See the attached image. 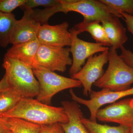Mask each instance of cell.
<instances>
[{
  "mask_svg": "<svg viewBox=\"0 0 133 133\" xmlns=\"http://www.w3.org/2000/svg\"><path fill=\"white\" fill-rule=\"evenodd\" d=\"M1 117L19 118L40 125L68 121L63 107L45 104L33 98H22L14 108Z\"/></svg>",
  "mask_w": 133,
  "mask_h": 133,
  "instance_id": "1",
  "label": "cell"
},
{
  "mask_svg": "<svg viewBox=\"0 0 133 133\" xmlns=\"http://www.w3.org/2000/svg\"><path fill=\"white\" fill-rule=\"evenodd\" d=\"M74 12L80 14L84 18L101 23L115 16L122 18L120 14L107 6L100 0H58L57 4L42 10L43 17L49 20L58 12L66 14Z\"/></svg>",
  "mask_w": 133,
  "mask_h": 133,
  "instance_id": "2",
  "label": "cell"
},
{
  "mask_svg": "<svg viewBox=\"0 0 133 133\" xmlns=\"http://www.w3.org/2000/svg\"><path fill=\"white\" fill-rule=\"evenodd\" d=\"M2 66L10 88L22 98L37 97L40 91L39 83L31 66L5 55Z\"/></svg>",
  "mask_w": 133,
  "mask_h": 133,
  "instance_id": "3",
  "label": "cell"
},
{
  "mask_svg": "<svg viewBox=\"0 0 133 133\" xmlns=\"http://www.w3.org/2000/svg\"><path fill=\"white\" fill-rule=\"evenodd\" d=\"M107 70L94 83L96 87L114 91L130 88L133 83V68L125 63L118 55L116 50L109 48Z\"/></svg>",
  "mask_w": 133,
  "mask_h": 133,
  "instance_id": "4",
  "label": "cell"
},
{
  "mask_svg": "<svg viewBox=\"0 0 133 133\" xmlns=\"http://www.w3.org/2000/svg\"><path fill=\"white\" fill-rule=\"evenodd\" d=\"M33 71L40 87L36 99L45 104L50 105L52 97L61 91L82 87L78 80L60 76L47 69L35 68Z\"/></svg>",
  "mask_w": 133,
  "mask_h": 133,
  "instance_id": "5",
  "label": "cell"
},
{
  "mask_svg": "<svg viewBox=\"0 0 133 133\" xmlns=\"http://www.w3.org/2000/svg\"><path fill=\"white\" fill-rule=\"evenodd\" d=\"M70 48H58L41 44L36 55L33 68H41L54 72H64L71 65Z\"/></svg>",
  "mask_w": 133,
  "mask_h": 133,
  "instance_id": "6",
  "label": "cell"
},
{
  "mask_svg": "<svg viewBox=\"0 0 133 133\" xmlns=\"http://www.w3.org/2000/svg\"><path fill=\"white\" fill-rule=\"evenodd\" d=\"M71 39L70 51L72 57V62L69 70L71 76L77 73L82 69L85 61L96 53L109 50L108 47L98 43L90 42L78 38L79 33L74 28L69 30Z\"/></svg>",
  "mask_w": 133,
  "mask_h": 133,
  "instance_id": "7",
  "label": "cell"
},
{
  "mask_svg": "<svg viewBox=\"0 0 133 133\" xmlns=\"http://www.w3.org/2000/svg\"><path fill=\"white\" fill-rule=\"evenodd\" d=\"M70 94L74 102L84 105L88 108L90 112V120L96 121V113L102 106L112 104L122 98L133 95V87L125 90L114 91L107 89H102L99 91H92L90 94V99H84L75 94L72 89H70Z\"/></svg>",
  "mask_w": 133,
  "mask_h": 133,
  "instance_id": "8",
  "label": "cell"
},
{
  "mask_svg": "<svg viewBox=\"0 0 133 133\" xmlns=\"http://www.w3.org/2000/svg\"><path fill=\"white\" fill-rule=\"evenodd\" d=\"M108 51L90 57L79 71L71 76L80 81L84 88V95L90 94L93 84L104 74L103 67L108 61Z\"/></svg>",
  "mask_w": 133,
  "mask_h": 133,
  "instance_id": "9",
  "label": "cell"
},
{
  "mask_svg": "<svg viewBox=\"0 0 133 133\" xmlns=\"http://www.w3.org/2000/svg\"><path fill=\"white\" fill-rule=\"evenodd\" d=\"M96 119L102 122H112L131 127L133 124V98L114 102L96 113Z\"/></svg>",
  "mask_w": 133,
  "mask_h": 133,
  "instance_id": "10",
  "label": "cell"
},
{
  "mask_svg": "<svg viewBox=\"0 0 133 133\" xmlns=\"http://www.w3.org/2000/svg\"><path fill=\"white\" fill-rule=\"evenodd\" d=\"M69 23L64 22L61 24L41 25L37 35L41 44L64 48L70 46L71 44L70 33L68 30Z\"/></svg>",
  "mask_w": 133,
  "mask_h": 133,
  "instance_id": "11",
  "label": "cell"
},
{
  "mask_svg": "<svg viewBox=\"0 0 133 133\" xmlns=\"http://www.w3.org/2000/svg\"><path fill=\"white\" fill-rule=\"evenodd\" d=\"M24 14L21 19L17 20L14 26L10 44L22 43L37 38V34L41 26L31 17V9H24Z\"/></svg>",
  "mask_w": 133,
  "mask_h": 133,
  "instance_id": "12",
  "label": "cell"
},
{
  "mask_svg": "<svg viewBox=\"0 0 133 133\" xmlns=\"http://www.w3.org/2000/svg\"><path fill=\"white\" fill-rule=\"evenodd\" d=\"M61 103L68 117L67 122L61 124L63 133H89L82 122L83 113L78 103L69 101Z\"/></svg>",
  "mask_w": 133,
  "mask_h": 133,
  "instance_id": "13",
  "label": "cell"
},
{
  "mask_svg": "<svg viewBox=\"0 0 133 133\" xmlns=\"http://www.w3.org/2000/svg\"><path fill=\"white\" fill-rule=\"evenodd\" d=\"M40 45L37 38L26 42L14 44L8 50L6 55L24 63L33 69Z\"/></svg>",
  "mask_w": 133,
  "mask_h": 133,
  "instance_id": "14",
  "label": "cell"
},
{
  "mask_svg": "<svg viewBox=\"0 0 133 133\" xmlns=\"http://www.w3.org/2000/svg\"><path fill=\"white\" fill-rule=\"evenodd\" d=\"M118 17L115 16L101 22L111 47L115 50L121 49L127 41L126 29Z\"/></svg>",
  "mask_w": 133,
  "mask_h": 133,
  "instance_id": "15",
  "label": "cell"
},
{
  "mask_svg": "<svg viewBox=\"0 0 133 133\" xmlns=\"http://www.w3.org/2000/svg\"><path fill=\"white\" fill-rule=\"evenodd\" d=\"M98 21H91L84 19L83 21L76 24L74 28L79 34L84 32L90 33L96 43L105 47H111L103 26Z\"/></svg>",
  "mask_w": 133,
  "mask_h": 133,
  "instance_id": "16",
  "label": "cell"
},
{
  "mask_svg": "<svg viewBox=\"0 0 133 133\" xmlns=\"http://www.w3.org/2000/svg\"><path fill=\"white\" fill-rule=\"evenodd\" d=\"M17 21L12 13L0 12V47L6 48L10 44L12 31Z\"/></svg>",
  "mask_w": 133,
  "mask_h": 133,
  "instance_id": "17",
  "label": "cell"
},
{
  "mask_svg": "<svg viewBox=\"0 0 133 133\" xmlns=\"http://www.w3.org/2000/svg\"><path fill=\"white\" fill-rule=\"evenodd\" d=\"M81 120L89 133H131L130 127L128 126L102 125L84 117H82Z\"/></svg>",
  "mask_w": 133,
  "mask_h": 133,
  "instance_id": "18",
  "label": "cell"
},
{
  "mask_svg": "<svg viewBox=\"0 0 133 133\" xmlns=\"http://www.w3.org/2000/svg\"><path fill=\"white\" fill-rule=\"evenodd\" d=\"M6 118L10 130L13 133H40L41 125L38 124L19 118Z\"/></svg>",
  "mask_w": 133,
  "mask_h": 133,
  "instance_id": "19",
  "label": "cell"
},
{
  "mask_svg": "<svg viewBox=\"0 0 133 133\" xmlns=\"http://www.w3.org/2000/svg\"><path fill=\"white\" fill-rule=\"evenodd\" d=\"M22 98L17 93L10 88L0 92V116L14 108Z\"/></svg>",
  "mask_w": 133,
  "mask_h": 133,
  "instance_id": "20",
  "label": "cell"
},
{
  "mask_svg": "<svg viewBox=\"0 0 133 133\" xmlns=\"http://www.w3.org/2000/svg\"><path fill=\"white\" fill-rule=\"evenodd\" d=\"M100 1L118 14L122 12L133 16V0Z\"/></svg>",
  "mask_w": 133,
  "mask_h": 133,
  "instance_id": "21",
  "label": "cell"
},
{
  "mask_svg": "<svg viewBox=\"0 0 133 133\" xmlns=\"http://www.w3.org/2000/svg\"><path fill=\"white\" fill-rule=\"evenodd\" d=\"M27 0H0V12L10 14L13 10L23 6Z\"/></svg>",
  "mask_w": 133,
  "mask_h": 133,
  "instance_id": "22",
  "label": "cell"
},
{
  "mask_svg": "<svg viewBox=\"0 0 133 133\" xmlns=\"http://www.w3.org/2000/svg\"><path fill=\"white\" fill-rule=\"evenodd\" d=\"M58 0H27L24 5L20 8L22 10L33 9L38 6L46 8L51 7L57 4Z\"/></svg>",
  "mask_w": 133,
  "mask_h": 133,
  "instance_id": "23",
  "label": "cell"
},
{
  "mask_svg": "<svg viewBox=\"0 0 133 133\" xmlns=\"http://www.w3.org/2000/svg\"><path fill=\"white\" fill-rule=\"evenodd\" d=\"M40 133H63L61 124L56 123L41 125Z\"/></svg>",
  "mask_w": 133,
  "mask_h": 133,
  "instance_id": "24",
  "label": "cell"
},
{
  "mask_svg": "<svg viewBox=\"0 0 133 133\" xmlns=\"http://www.w3.org/2000/svg\"><path fill=\"white\" fill-rule=\"evenodd\" d=\"M121 53L119 55L127 64L133 68V53L129 50L127 49L124 46L120 49Z\"/></svg>",
  "mask_w": 133,
  "mask_h": 133,
  "instance_id": "25",
  "label": "cell"
},
{
  "mask_svg": "<svg viewBox=\"0 0 133 133\" xmlns=\"http://www.w3.org/2000/svg\"><path fill=\"white\" fill-rule=\"evenodd\" d=\"M119 13L122 16V19L125 22L128 29L133 35V16L124 12H120Z\"/></svg>",
  "mask_w": 133,
  "mask_h": 133,
  "instance_id": "26",
  "label": "cell"
},
{
  "mask_svg": "<svg viewBox=\"0 0 133 133\" xmlns=\"http://www.w3.org/2000/svg\"><path fill=\"white\" fill-rule=\"evenodd\" d=\"M10 132L6 118L0 116V133H9Z\"/></svg>",
  "mask_w": 133,
  "mask_h": 133,
  "instance_id": "27",
  "label": "cell"
},
{
  "mask_svg": "<svg viewBox=\"0 0 133 133\" xmlns=\"http://www.w3.org/2000/svg\"><path fill=\"white\" fill-rule=\"evenodd\" d=\"M10 88L5 74L0 81V92L8 90Z\"/></svg>",
  "mask_w": 133,
  "mask_h": 133,
  "instance_id": "28",
  "label": "cell"
},
{
  "mask_svg": "<svg viewBox=\"0 0 133 133\" xmlns=\"http://www.w3.org/2000/svg\"><path fill=\"white\" fill-rule=\"evenodd\" d=\"M130 131H131V133H133V124L130 127Z\"/></svg>",
  "mask_w": 133,
  "mask_h": 133,
  "instance_id": "29",
  "label": "cell"
},
{
  "mask_svg": "<svg viewBox=\"0 0 133 133\" xmlns=\"http://www.w3.org/2000/svg\"><path fill=\"white\" fill-rule=\"evenodd\" d=\"M9 133H12V132H11H11H10Z\"/></svg>",
  "mask_w": 133,
  "mask_h": 133,
  "instance_id": "30",
  "label": "cell"
}]
</instances>
